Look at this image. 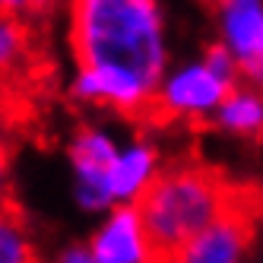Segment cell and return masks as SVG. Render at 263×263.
Instances as JSON below:
<instances>
[{"label":"cell","instance_id":"9","mask_svg":"<svg viewBox=\"0 0 263 263\" xmlns=\"http://www.w3.org/2000/svg\"><path fill=\"white\" fill-rule=\"evenodd\" d=\"M219 134L235 140H260L263 137V89H254L248 83H238L229 99L219 105V111L210 121Z\"/></svg>","mask_w":263,"mask_h":263},{"label":"cell","instance_id":"8","mask_svg":"<svg viewBox=\"0 0 263 263\" xmlns=\"http://www.w3.org/2000/svg\"><path fill=\"white\" fill-rule=\"evenodd\" d=\"M165 159L156 140L149 137H130L121 143L115 165L108 172V194L115 206H137L146 191L162 175Z\"/></svg>","mask_w":263,"mask_h":263},{"label":"cell","instance_id":"11","mask_svg":"<svg viewBox=\"0 0 263 263\" xmlns=\"http://www.w3.org/2000/svg\"><path fill=\"white\" fill-rule=\"evenodd\" d=\"M32 58V32L23 16L0 13V77L20 73Z\"/></svg>","mask_w":263,"mask_h":263},{"label":"cell","instance_id":"6","mask_svg":"<svg viewBox=\"0 0 263 263\" xmlns=\"http://www.w3.org/2000/svg\"><path fill=\"white\" fill-rule=\"evenodd\" d=\"M219 45L235 58L241 80L263 89V0H213Z\"/></svg>","mask_w":263,"mask_h":263},{"label":"cell","instance_id":"13","mask_svg":"<svg viewBox=\"0 0 263 263\" xmlns=\"http://www.w3.org/2000/svg\"><path fill=\"white\" fill-rule=\"evenodd\" d=\"M51 263H96V257H92L86 241H67L64 248L54 251Z\"/></svg>","mask_w":263,"mask_h":263},{"label":"cell","instance_id":"4","mask_svg":"<svg viewBox=\"0 0 263 263\" xmlns=\"http://www.w3.org/2000/svg\"><path fill=\"white\" fill-rule=\"evenodd\" d=\"M121 137L105 124H80L67 140L70 194L77 210L86 216H105L115 210L108 194V172L121 149Z\"/></svg>","mask_w":263,"mask_h":263},{"label":"cell","instance_id":"14","mask_svg":"<svg viewBox=\"0 0 263 263\" xmlns=\"http://www.w3.org/2000/svg\"><path fill=\"white\" fill-rule=\"evenodd\" d=\"M32 10V0H0V13H13V16H23Z\"/></svg>","mask_w":263,"mask_h":263},{"label":"cell","instance_id":"15","mask_svg":"<svg viewBox=\"0 0 263 263\" xmlns=\"http://www.w3.org/2000/svg\"><path fill=\"white\" fill-rule=\"evenodd\" d=\"M58 4H70V0H32V10H54Z\"/></svg>","mask_w":263,"mask_h":263},{"label":"cell","instance_id":"2","mask_svg":"<svg viewBox=\"0 0 263 263\" xmlns=\"http://www.w3.org/2000/svg\"><path fill=\"white\" fill-rule=\"evenodd\" d=\"M241 191L203 162H165L162 175L137 203L162 263L172 260L194 235L229 213Z\"/></svg>","mask_w":263,"mask_h":263},{"label":"cell","instance_id":"1","mask_svg":"<svg viewBox=\"0 0 263 263\" xmlns=\"http://www.w3.org/2000/svg\"><path fill=\"white\" fill-rule=\"evenodd\" d=\"M67 42L77 67L121 73L149 89L172 67L162 0H70Z\"/></svg>","mask_w":263,"mask_h":263},{"label":"cell","instance_id":"5","mask_svg":"<svg viewBox=\"0 0 263 263\" xmlns=\"http://www.w3.org/2000/svg\"><path fill=\"white\" fill-rule=\"evenodd\" d=\"M257 213L254 200L241 194L229 213L194 235L168 263H254Z\"/></svg>","mask_w":263,"mask_h":263},{"label":"cell","instance_id":"12","mask_svg":"<svg viewBox=\"0 0 263 263\" xmlns=\"http://www.w3.org/2000/svg\"><path fill=\"white\" fill-rule=\"evenodd\" d=\"M13 206V153L7 137L0 134V210Z\"/></svg>","mask_w":263,"mask_h":263},{"label":"cell","instance_id":"7","mask_svg":"<svg viewBox=\"0 0 263 263\" xmlns=\"http://www.w3.org/2000/svg\"><path fill=\"white\" fill-rule=\"evenodd\" d=\"M86 244L96 263H162L137 206H115L99 216Z\"/></svg>","mask_w":263,"mask_h":263},{"label":"cell","instance_id":"10","mask_svg":"<svg viewBox=\"0 0 263 263\" xmlns=\"http://www.w3.org/2000/svg\"><path fill=\"white\" fill-rule=\"evenodd\" d=\"M0 263H42V248L16 206L0 210Z\"/></svg>","mask_w":263,"mask_h":263},{"label":"cell","instance_id":"3","mask_svg":"<svg viewBox=\"0 0 263 263\" xmlns=\"http://www.w3.org/2000/svg\"><path fill=\"white\" fill-rule=\"evenodd\" d=\"M241 83L238 64L219 42L203 51V58L184 61L165 70L156 89L153 115L162 121L181 124H206L213 121L219 105Z\"/></svg>","mask_w":263,"mask_h":263}]
</instances>
